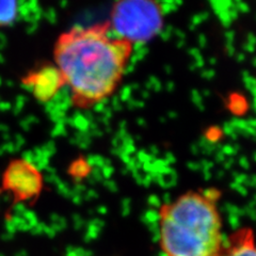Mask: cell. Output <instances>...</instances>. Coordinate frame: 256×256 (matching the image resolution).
<instances>
[{
  "label": "cell",
  "mask_w": 256,
  "mask_h": 256,
  "mask_svg": "<svg viewBox=\"0 0 256 256\" xmlns=\"http://www.w3.org/2000/svg\"><path fill=\"white\" fill-rule=\"evenodd\" d=\"M132 54L134 44L116 36L108 20L60 34L54 45V64L70 91L72 105L88 110L111 98Z\"/></svg>",
  "instance_id": "6da1fadb"
},
{
  "label": "cell",
  "mask_w": 256,
  "mask_h": 256,
  "mask_svg": "<svg viewBox=\"0 0 256 256\" xmlns=\"http://www.w3.org/2000/svg\"><path fill=\"white\" fill-rule=\"evenodd\" d=\"M216 188L190 190L162 204L158 242L164 256H218L223 248L222 218Z\"/></svg>",
  "instance_id": "7a4b0ae2"
},
{
  "label": "cell",
  "mask_w": 256,
  "mask_h": 256,
  "mask_svg": "<svg viewBox=\"0 0 256 256\" xmlns=\"http://www.w3.org/2000/svg\"><path fill=\"white\" fill-rule=\"evenodd\" d=\"M162 6L148 0H127L114 4L110 13L111 30L120 38L136 43H146L164 27Z\"/></svg>",
  "instance_id": "3957f363"
},
{
  "label": "cell",
  "mask_w": 256,
  "mask_h": 256,
  "mask_svg": "<svg viewBox=\"0 0 256 256\" xmlns=\"http://www.w3.org/2000/svg\"><path fill=\"white\" fill-rule=\"evenodd\" d=\"M2 185L9 191L15 202L34 201L41 196L44 188L42 172L30 162L16 158L8 164L2 173Z\"/></svg>",
  "instance_id": "277c9868"
},
{
  "label": "cell",
  "mask_w": 256,
  "mask_h": 256,
  "mask_svg": "<svg viewBox=\"0 0 256 256\" xmlns=\"http://www.w3.org/2000/svg\"><path fill=\"white\" fill-rule=\"evenodd\" d=\"M22 84L41 102H50L66 86L60 70L54 64H45L31 70L22 78Z\"/></svg>",
  "instance_id": "5b68a950"
},
{
  "label": "cell",
  "mask_w": 256,
  "mask_h": 256,
  "mask_svg": "<svg viewBox=\"0 0 256 256\" xmlns=\"http://www.w3.org/2000/svg\"><path fill=\"white\" fill-rule=\"evenodd\" d=\"M218 256H256V239L251 228H242L223 244Z\"/></svg>",
  "instance_id": "8992f818"
},
{
  "label": "cell",
  "mask_w": 256,
  "mask_h": 256,
  "mask_svg": "<svg viewBox=\"0 0 256 256\" xmlns=\"http://www.w3.org/2000/svg\"><path fill=\"white\" fill-rule=\"evenodd\" d=\"M18 14L20 4L18 2H0V28L13 25Z\"/></svg>",
  "instance_id": "52a82bcc"
}]
</instances>
